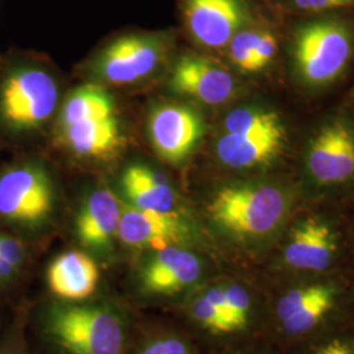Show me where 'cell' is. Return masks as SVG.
Returning <instances> with one entry per match:
<instances>
[{
	"label": "cell",
	"instance_id": "24",
	"mask_svg": "<svg viewBox=\"0 0 354 354\" xmlns=\"http://www.w3.org/2000/svg\"><path fill=\"white\" fill-rule=\"evenodd\" d=\"M24 244L0 232V283L12 281L26 261Z\"/></svg>",
	"mask_w": 354,
	"mask_h": 354
},
{
	"label": "cell",
	"instance_id": "15",
	"mask_svg": "<svg viewBox=\"0 0 354 354\" xmlns=\"http://www.w3.org/2000/svg\"><path fill=\"white\" fill-rule=\"evenodd\" d=\"M117 236L133 248L160 250L189 241L192 227L183 214H165L129 206L122 207Z\"/></svg>",
	"mask_w": 354,
	"mask_h": 354
},
{
	"label": "cell",
	"instance_id": "4",
	"mask_svg": "<svg viewBox=\"0 0 354 354\" xmlns=\"http://www.w3.org/2000/svg\"><path fill=\"white\" fill-rule=\"evenodd\" d=\"M294 178L304 203H332L354 193V111L337 108L297 143Z\"/></svg>",
	"mask_w": 354,
	"mask_h": 354
},
{
	"label": "cell",
	"instance_id": "8",
	"mask_svg": "<svg viewBox=\"0 0 354 354\" xmlns=\"http://www.w3.org/2000/svg\"><path fill=\"white\" fill-rule=\"evenodd\" d=\"M58 86L44 68L13 66L0 77V127L26 134L44 127L55 112Z\"/></svg>",
	"mask_w": 354,
	"mask_h": 354
},
{
	"label": "cell",
	"instance_id": "26",
	"mask_svg": "<svg viewBox=\"0 0 354 354\" xmlns=\"http://www.w3.org/2000/svg\"><path fill=\"white\" fill-rule=\"evenodd\" d=\"M138 354H193L189 344L183 337L165 335L147 342Z\"/></svg>",
	"mask_w": 354,
	"mask_h": 354
},
{
	"label": "cell",
	"instance_id": "23",
	"mask_svg": "<svg viewBox=\"0 0 354 354\" xmlns=\"http://www.w3.org/2000/svg\"><path fill=\"white\" fill-rule=\"evenodd\" d=\"M279 19L327 12H354V0H259Z\"/></svg>",
	"mask_w": 354,
	"mask_h": 354
},
{
	"label": "cell",
	"instance_id": "6",
	"mask_svg": "<svg viewBox=\"0 0 354 354\" xmlns=\"http://www.w3.org/2000/svg\"><path fill=\"white\" fill-rule=\"evenodd\" d=\"M53 342L70 354H122L125 322L109 304H55L45 314Z\"/></svg>",
	"mask_w": 354,
	"mask_h": 354
},
{
	"label": "cell",
	"instance_id": "25",
	"mask_svg": "<svg viewBox=\"0 0 354 354\" xmlns=\"http://www.w3.org/2000/svg\"><path fill=\"white\" fill-rule=\"evenodd\" d=\"M304 354H354V332L339 330L324 335Z\"/></svg>",
	"mask_w": 354,
	"mask_h": 354
},
{
	"label": "cell",
	"instance_id": "12",
	"mask_svg": "<svg viewBox=\"0 0 354 354\" xmlns=\"http://www.w3.org/2000/svg\"><path fill=\"white\" fill-rule=\"evenodd\" d=\"M171 88L206 106L234 102L241 92V82L225 66L200 54L187 53L175 64Z\"/></svg>",
	"mask_w": 354,
	"mask_h": 354
},
{
	"label": "cell",
	"instance_id": "18",
	"mask_svg": "<svg viewBox=\"0 0 354 354\" xmlns=\"http://www.w3.org/2000/svg\"><path fill=\"white\" fill-rule=\"evenodd\" d=\"M121 181L131 206L156 213L181 214L176 190L162 172L146 165H130Z\"/></svg>",
	"mask_w": 354,
	"mask_h": 354
},
{
	"label": "cell",
	"instance_id": "9",
	"mask_svg": "<svg viewBox=\"0 0 354 354\" xmlns=\"http://www.w3.org/2000/svg\"><path fill=\"white\" fill-rule=\"evenodd\" d=\"M172 32H127L112 38L100 53L95 71L111 84H131L153 74L171 50Z\"/></svg>",
	"mask_w": 354,
	"mask_h": 354
},
{
	"label": "cell",
	"instance_id": "21",
	"mask_svg": "<svg viewBox=\"0 0 354 354\" xmlns=\"http://www.w3.org/2000/svg\"><path fill=\"white\" fill-rule=\"evenodd\" d=\"M188 314L205 330L214 335H230L231 330L223 315L222 281L209 283L196 291L189 299Z\"/></svg>",
	"mask_w": 354,
	"mask_h": 354
},
{
	"label": "cell",
	"instance_id": "2",
	"mask_svg": "<svg viewBox=\"0 0 354 354\" xmlns=\"http://www.w3.org/2000/svg\"><path fill=\"white\" fill-rule=\"evenodd\" d=\"M282 57L294 87L317 96L333 88L354 64V12L281 19Z\"/></svg>",
	"mask_w": 354,
	"mask_h": 354
},
{
	"label": "cell",
	"instance_id": "19",
	"mask_svg": "<svg viewBox=\"0 0 354 354\" xmlns=\"http://www.w3.org/2000/svg\"><path fill=\"white\" fill-rule=\"evenodd\" d=\"M61 127V136L70 151L82 158H108L122 145L115 115L88 118Z\"/></svg>",
	"mask_w": 354,
	"mask_h": 354
},
{
	"label": "cell",
	"instance_id": "10",
	"mask_svg": "<svg viewBox=\"0 0 354 354\" xmlns=\"http://www.w3.org/2000/svg\"><path fill=\"white\" fill-rule=\"evenodd\" d=\"M181 24L200 48L223 51L230 39L264 7L259 0H177Z\"/></svg>",
	"mask_w": 354,
	"mask_h": 354
},
{
	"label": "cell",
	"instance_id": "16",
	"mask_svg": "<svg viewBox=\"0 0 354 354\" xmlns=\"http://www.w3.org/2000/svg\"><path fill=\"white\" fill-rule=\"evenodd\" d=\"M122 206L113 192L99 188L84 200L76 218L79 241L95 251H108L117 236Z\"/></svg>",
	"mask_w": 354,
	"mask_h": 354
},
{
	"label": "cell",
	"instance_id": "17",
	"mask_svg": "<svg viewBox=\"0 0 354 354\" xmlns=\"http://www.w3.org/2000/svg\"><path fill=\"white\" fill-rule=\"evenodd\" d=\"M46 277L49 289L57 297L68 302H82L93 294L100 273L87 253L68 251L51 261Z\"/></svg>",
	"mask_w": 354,
	"mask_h": 354
},
{
	"label": "cell",
	"instance_id": "3",
	"mask_svg": "<svg viewBox=\"0 0 354 354\" xmlns=\"http://www.w3.org/2000/svg\"><path fill=\"white\" fill-rule=\"evenodd\" d=\"M290 120L268 102L234 106L221 120L214 142L218 163L247 176L283 174L297 143Z\"/></svg>",
	"mask_w": 354,
	"mask_h": 354
},
{
	"label": "cell",
	"instance_id": "1",
	"mask_svg": "<svg viewBox=\"0 0 354 354\" xmlns=\"http://www.w3.org/2000/svg\"><path fill=\"white\" fill-rule=\"evenodd\" d=\"M302 203L292 174L256 175L216 185L203 213L222 239L244 252L266 254Z\"/></svg>",
	"mask_w": 354,
	"mask_h": 354
},
{
	"label": "cell",
	"instance_id": "13",
	"mask_svg": "<svg viewBox=\"0 0 354 354\" xmlns=\"http://www.w3.org/2000/svg\"><path fill=\"white\" fill-rule=\"evenodd\" d=\"M149 133L158 155L169 165L185 162L201 142L205 124L194 108L165 104L155 108L149 120Z\"/></svg>",
	"mask_w": 354,
	"mask_h": 354
},
{
	"label": "cell",
	"instance_id": "7",
	"mask_svg": "<svg viewBox=\"0 0 354 354\" xmlns=\"http://www.w3.org/2000/svg\"><path fill=\"white\" fill-rule=\"evenodd\" d=\"M274 301V320L286 337L301 339L323 328L345 302L348 288L335 273L292 277Z\"/></svg>",
	"mask_w": 354,
	"mask_h": 354
},
{
	"label": "cell",
	"instance_id": "20",
	"mask_svg": "<svg viewBox=\"0 0 354 354\" xmlns=\"http://www.w3.org/2000/svg\"><path fill=\"white\" fill-rule=\"evenodd\" d=\"M115 115L112 97L106 91L96 84H87L76 88L64 102L59 127H66L82 120L102 118Z\"/></svg>",
	"mask_w": 354,
	"mask_h": 354
},
{
	"label": "cell",
	"instance_id": "11",
	"mask_svg": "<svg viewBox=\"0 0 354 354\" xmlns=\"http://www.w3.org/2000/svg\"><path fill=\"white\" fill-rule=\"evenodd\" d=\"M54 209V189L46 171L33 163L0 174V221L20 228L42 226Z\"/></svg>",
	"mask_w": 354,
	"mask_h": 354
},
{
	"label": "cell",
	"instance_id": "22",
	"mask_svg": "<svg viewBox=\"0 0 354 354\" xmlns=\"http://www.w3.org/2000/svg\"><path fill=\"white\" fill-rule=\"evenodd\" d=\"M223 315L231 333L247 328L254 313V299L250 289L238 281H222Z\"/></svg>",
	"mask_w": 354,
	"mask_h": 354
},
{
	"label": "cell",
	"instance_id": "14",
	"mask_svg": "<svg viewBox=\"0 0 354 354\" xmlns=\"http://www.w3.org/2000/svg\"><path fill=\"white\" fill-rule=\"evenodd\" d=\"M205 272L198 253L183 245H168L156 250L140 269V285L150 294L172 295L198 285Z\"/></svg>",
	"mask_w": 354,
	"mask_h": 354
},
{
	"label": "cell",
	"instance_id": "5",
	"mask_svg": "<svg viewBox=\"0 0 354 354\" xmlns=\"http://www.w3.org/2000/svg\"><path fill=\"white\" fill-rule=\"evenodd\" d=\"M327 203H302L273 248L274 266L291 277L335 273L346 251L342 218Z\"/></svg>",
	"mask_w": 354,
	"mask_h": 354
},
{
	"label": "cell",
	"instance_id": "27",
	"mask_svg": "<svg viewBox=\"0 0 354 354\" xmlns=\"http://www.w3.org/2000/svg\"><path fill=\"white\" fill-rule=\"evenodd\" d=\"M0 354H23L20 353V352H17V351H6V352H3V353Z\"/></svg>",
	"mask_w": 354,
	"mask_h": 354
}]
</instances>
